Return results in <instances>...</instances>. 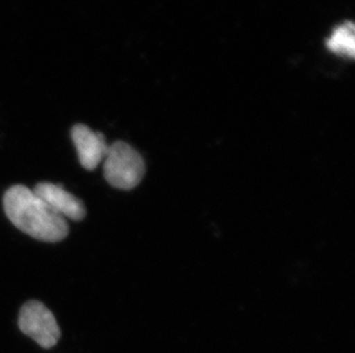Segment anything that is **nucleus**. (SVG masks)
<instances>
[{
  "label": "nucleus",
  "instance_id": "f257e3e1",
  "mask_svg": "<svg viewBox=\"0 0 355 353\" xmlns=\"http://www.w3.org/2000/svg\"><path fill=\"white\" fill-rule=\"evenodd\" d=\"M3 204L10 223L36 240L59 242L69 234L67 220L24 185L10 187L3 195Z\"/></svg>",
  "mask_w": 355,
  "mask_h": 353
},
{
  "label": "nucleus",
  "instance_id": "f03ea898",
  "mask_svg": "<svg viewBox=\"0 0 355 353\" xmlns=\"http://www.w3.org/2000/svg\"><path fill=\"white\" fill-rule=\"evenodd\" d=\"M145 163L141 154L124 141L108 147L104 160V176L112 187L122 190H134L144 178Z\"/></svg>",
  "mask_w": 355,
  "mask_h": 353
},
{
  "label": "nucleus",
  "instance_id": "7ed1b4c3",
  "mask_svg": "<svg viewBox=\"0 0 355 353\" xmlns=\"http://www.w3.org/2000/svg\"><path fill=\"white\" fill-rule=\"evenodd\" d=\"M19 328L44 347L51 349L60 340L61 330L54 314L38 300H29L21 307Z\"/></svg>",
  "mask_w": 355,
  "mask_h": 353
},
{
  "label": "nucleus",
  "instance_id": "20e7f679",
  "mask_svg": "<svg viewBox=\"0 0 355 353\" xmlns=\"http://www.w3.org/2000/svg\"><path fill=\"white\" fill-rule=\"evenodd\" d=\"M34 193L59 216L80 221L87 215L83 201L64 190L62 185L43 181L35 186Z\"/></svg>",
  "mask_w": 355,
  "mask_h": 353
},
{
  "label": "nucleus",
  "instance_id": "39448f33",
  "mask_svg": "<svg viewBox=\"0 0 355 353\" xmlns=\"http://www.w3.org/2000/svg\"><path fill=\"white\" fill-rule=\"evenodd\" d=\"M71 139L78 152L80 165L85 170H94L107 155L110 146L104 134L94 132L84 124H76L73 127Z\"/></svg>",
  "mask_w": 355,
  "mask_h": 353
},
{
  "label": "nucleus",
  "instance_id": "423d86ee",
  "mask_svg": "<svg viewBox=\"0 0 355 353\" xmlns=\"http://www.w3.org/2000/svg\"><path fill=\"white\" fill-rule=\"evenodd\" d=\"M354 26L352 22L344 24L337 28L327 42L329 50L339 55L354 57Z\"/></svg>",
  "mask_w": 355,
  "mask_h": 353
}]
</instances>
